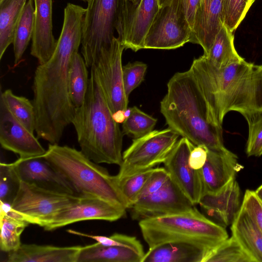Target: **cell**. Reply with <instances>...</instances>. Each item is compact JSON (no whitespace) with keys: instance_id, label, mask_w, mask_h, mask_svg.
Returning a JSON list of instances; mask_svg holds the SVG:
<instances>
[{"instance_id":"ffe728a7","label":"cell","mask_w":262,"mask_h":262,"mask_svg":"<svg viewBox=\"0 0 262 262\" xmlns=\"http://www.w3.org/2000/svg\"><path fill=\"white\" fill-rule=\"evenodd\" d=\"M198 204L219 225H231L242 206L241 190L235 178L215 192L204 193Z\"/></svg>"},{"instance_id":"9a60e30c","label":"cell","mask_w":262,"mask_h":262,"mask_svg":"<svg viewBox=\"0 0 262 262\" xmlns=\"http://www.w3.org/2000/svg\"><path fill=\"white\" fill-rule=\"evenodd\" d=\"M145 254L135 236L114 233L108 236L107 246L97 242L82 246L77 262H142Z\"/></svg>"},{"instance_id":"2e32d148","label":"cell","mask_w":262,"mask_h":262,"mask_svg":"<svg viewBox=\"0 0 262 262\" xmlns=\"http://www.w3.org/2000/svg\"><path fill=\"white\" fill-rule=\"evenodd\" d=\"M0 143L2 147L26 158L43 155L46 150L34 134L12 114L0 97Z\"/></svg>"},{"instance_id":"484cf974","label":"cell","mask_w":262,"mask_h":262,"mask_svg":"<svg viewBox=\"0 0 262 262\" xmlns=\"http://www.w3.org/2000/svg\"><path fill=\"white\" fill-rule=\"evenodd\" d=\"M29 224L11 210L10 205L1 202V250L9 253L18 249L21 245V235Z\"/></svg>"},{"instance_id":"c3c4849f","label":"cell","mask_w":262,"mask_h":262,"mask_svg":"<svg viewBox=\"0 0 262 262\" xmlns=\"http://www.w3.org/2000/svg\"><path fill=\"white\" fill-rule=\"evenodd\" d=\"M0 1H2V0H0Z\"/></svg>"},{"instance_id":"9c48e42d","label":"cell","mask_w":262,"mask_h":262,"mask_svg":"<svg viewBox=\"0 0 262 262\" xmlns=\"http://www.w3.org/2000/svg\"><path fill=\"white\" fill-rule=\"evenodd\" d=\"M80 197L21 182L10 208L30 224L43 227L57 213L77 202Z\"/></svg>"},{"instance_id":"8d00e7d4","label":"cell","mask_w":262,"mask_h":262,"mask_svg":"<svg viewBox=\"0 0 262 262\" xmlns=\"http://www.w3.org/2000/svg\"><path fill=\"white\" fill-rule=\"evenodd\" d=\"M248 135L246 152L248 157L262 155V113L246 120Z\"/></svg>"},{"instance_id":"7c38bea8","label":"cell","mask_w":262,"mask_h":262,"mask_svg":"<svg viewBox=\"0 0 262 262\" xmlns=\"http://www.w3.org/2000/svg\"><path fill=\"white\" fill-rule=\"evenodd\" d=\"M126 209L100 197L80 196L76 202L63 209L43 228L52 231L78 222L88 220L117 221L124 216Z\"/></svg>"},{"instance_id":"cb8c5ba5","label":"cell","mask_w":262,"mask_h":262,"mask_svg":"<svg viewBox=\"0 0 262 262\" xmlns=\"http://www.w3.org/2000/svg\"><path fill=\"white\" fill-rule=\"evenodd\" d=\"M210 252L188 243H166L149 248L142 262H204Z\"/></svg>"},{"instance_id":"7bdbcfd3","label":"cell","mask_w":262,"mask_h":262,"mask_svg":"<svg viewBox=\"0 0 262 262\" xmlns=\"http://www.w3.org/2000/svg\"><path fill=\"white\" fill-rule=\"evenodd\" d=\"M126 111H119L113 114L114 120L118 123H122L125 120L127 116Z\"/></svg>"},{"instance_id":"f35d334b","label":"cell","mask_w":262,"mask_h":262,"mask_svg":"<svg viewBox=\"0 0 262 262\" xmlns=\"http://www.w3.org/2000/svg\"><path fill=\"white\" fill-rule=\"evenodd\" d=\"M241 208L262 232V201L255 191L247 189L245 191Z\"/></svg>"},{"instance_id":"74e56055","label":"cell","mask_w":262,"mask_h":262,"mask_svg":"<svg viewBox=\"0 0 262 262\" xmlns=\"http://www.w3.org/2000/svg\"><path fill=\"white\" fill-rule=\"evenodd\" d=\"M147 66L141 61L129 62L123 66V81L127 97L144 80Z\"/></svg>"},{"instance_id":"ba28073f","label":"cell","mask_w":262,"mask_h":262,"mask_svg":"<svg viewBox=\"0 0 262 262\" xmlns=\"http://www.w3.org/2000/svg\"><path fill=\"white\" fill-rule=\"evenodd\" d=\"M180 135L170 128L153 130L134 139L123 152L118 181L154 167L164 162L171 152Z\"/></svg>"},{"instance_id":"7dc6e473","label":"cell","mask_w":262,"mask_h":262,"mask_svg":"<svg viewBox=\"0 0 262 262\" xmlns=\"http://www.w3.org/2000/svg\"><path fill=\"white\" fill-rule=\"evenodd\" d=\"M79 1H83L84 2H87V3L89 1V0H79Z\"/></svg>"},{"instance_id":"d6a6232c","label":"cell","mask_w":262,"mask_h":262,"mask_svg":"<svg viewBox=\"0 0 262 262\" xmlns=\"http://www.w3.org/2000/svg\"><path fill=\"white\" fill-rule=\"evenodd\" d=\"M129 113L122 123L123 135L137 139L153 130L157 119L134 106L129 109Z\"/></svg>"},{"instance_id":"8992f818","label":"cell","mask_w":262,"mask_h":262,"mask_svg":"<svg viewBox=\"0 0 262 262\" xmlns=\"http://www.w3.org/2000/svg\"><path fill=\"white\" fill-rule=\"evenodd\" d=\"M139 226L149 248L179 242L211 252L228 237L224 227L207 218L195 206L188 211L140 220Z\"/></svg>"},{"instance_id":"ee69618b","label":"cell","mask_w":262,"mask_h":262,"mask_svg":"<svg viewBox=\"0 0 262 262\" xmlns=\"http://www.w3.org/2000/svg\"><path fill=\"white\" fill-rule=\"evenodd\" d=\"M255 192L259 199L262 201V184L257 188Z\"/></svg>"},{"instance_id":"5b68a950","label":"cell","mask_w":262,"mask_h":262,"mask_svg":"<svg viewBox=\"0 0 262 262\" xmlns=\"http://www.w3.org/2000/svg\"><path fill=\"white\" fill-rule=\"evenodd\" d=\"M40 156L69 183L77 196H96L129 208L116 176L110 175L105 168L89 159L81 150L50 144Z\"/></svg>"},{"instance_id":"f6af8a7d","label":"cell","mask_w":262,"mask_h":262,"mask_svg":"<svg viewBox=\"0 0 262 262\" xmlns=\"http://www.w3.org/2000/svg\"><path fill=\"white\" fill-rule=\"evenodd\" d=\"M170 0H158L160 8L164 5Z\"/></svg>"},{"instance_id":"7a4b0ae2","label":"cell","mask_w":262,"mask_h":262,"mask_svg":"<svg viewBox=\"0 0 262 262\" xmlns=\"http://www.w3.org/2000/svg\"><path fill=\"white\" fill-rule=\"evenodd\" d=\"M204 99L209 121L222 129L227 113L247 120L262 113V64L245 59L219 67L203 55L189 69Z\"/></svg>"},{"instance_id":"f546056e","label":"cell","mask_w":262,"mask_h":262,"mask_svg":"<svg viewBox=\"0 0 262 262\" xmlns=\"http://www.w3.org/2000/svg\"><path fill=\"white\" fill-rule=\"evenodd\" d=\"M33 4L34 0H28L26 3L15 29L12 43L15 64L22 57L33 36L35 20Z\"/></svg>"},{"instance_id":"4fadbf2b","label":"cell","mask_w":262,"mask_h":262,"mask_svg":"<svg viewBox=\"0 0 262 262\" xmlns=\"http://www.w3.org/2000/svg\"><path fill=\"white\" fill-rule=\"evenodd\" d=\"M194 205L170 178L158 190L134 203L132 218L138 221L146 219L188 211Z\"/></svg>"},{"instance_id":"f1b7e54d","label":"cell","mask_w":262,"mask_h":262,"mask_svg":"<svg viewBox=\"0 0 262 262\" xmlns=\"http://www.w3.org/2000/svg\"><path fill=\"white\" fill-rule=\"evenodd\" d=\"M84 58L77 52L72 59L68 78V90L75 108L83 103L87 92L89 78Z\"/></svg>"},{"instance_id":"603a6c76","label":"cell","mask_w":262,"mask_h":262,"mask_svg":"<svg viewBox=\"0 0 262 262\" xmlns=\"http://www.w3.org/2000/svg\"><path fill=\"white\" fill-rule=\"evenodd\" d=\"M81 246L58 247L34 244H21L9 252L7 262H77Z\"/></svg>"},{"instance_id":"ab89813d","label":"cell","mask_w":262,"mask_h":262,"mask_svg":"<svg viewBox=\"0 0 262 262\" xmlns=\"http://www.w3.org/2000/svg\"><path fill=\"white\" fill-rule=\"evenodd\" d=\"M169 179V174L164 167L154 168L139 194L137 201L158 190Z\"/></svg>"},{"instance_id":"d4e9b609","label":"cell","mask_w":262,"mask_h":262,"mask_svg":"<svg viewBox=\"0 0 262 262\" xmlns=\"http://www.w3.org/2000/svg\"><path fill=\"white\" fill-rule=\"evenodd\" d=\"M231 230L232 235L254 262H262V232L242 208L231 224Z\"/></svg>"},{"instance_id":"4316f807","label":"cell","mask_w":262,"mask_h":262,"mask_svg":"<svg viewBox=\"0 0 262 262\" xmlns=\"http://www.w3.org/2000/svg\"><path fill=\"white\" fill-rule=\"evenodd\" d=\"M26 1H0V59L13 42L15 29Z\"/></svg>"},{"instance_id":"1f68e13d","label":"cell","mask_w":262,"mask_h":262,"mask_svg":"<svg viewBox=\"0 0 262 262\" xmlns=\"http://www.w3.org/2000/svg\"><path fill=\"white\" fill-rule=\"evenodd\" d=\"M204 262H254L236 239L232 235L213 249Z\"/></svg>"},{"instance_id":"4dcf8cb0","label":"cell","mask_w":262,"mask_h":262,"mask_svg":"<svg viewBox=\"0 0 262 262\" xmlns=\"http://www.w3.org/2000/svg\"><path fill=\"white\" fill-rule=\"evenodd\" d=\"M1 96L12 114L31 133L36 128V114L33 103L27 98L15 95L10 89L1 92Z\"/></svg>"},{"instance_id":"7402d4cb","label":"cell","mask_w":262,"mask_h":262,"mask_svg":"<svg viewBox=\"0 0 262 262\" xmlns=\"http://www.w3.org/2000/svg\"><path fill=\"white\" fill-rule=\"evenodd\" d=\"M222 0H201L189 42L200 45L206 55L223 25Z\"/></svg>"},{"instance_id":"e575fe53","label":"cell","mask_w":262,"mask_h":262,"mask_svg":"<svg viewBox=\"0 0 262 262\" xmlns=\"http://www.w3.org/2000/svg\"><path fill=\"white\" fill-rule=\"evenodd\" d=\"M20 182L12 163H1L0 202L11 206L17 194Z\"/></svg>"},{"instance_id":"8fae6325","label":"cell","mask_w":262,"mask_h":262,"mask_svg":"<svg viewBox=\"0 0 262 262\" xmlns=\"http://www.w3.org/2000/svg\"><path fill=\"white\" fill-rule=\"evenodd\" d=\"M125 49L114 37L108 49L101 51L93 67L99 78L112 113L126 111L128 103L123 85L122 55Z\"/></svg>"},{"instance_id":"e0dca14e","label":"cell","mask_w":262,"mask_h":262,"mask_svg":"<svg viewBox=\"0 0 262 262\" xmlns=\"http://www.w3.org/2000/svg\"><path fill=\"white\" fill-rule=\"evenodd\" d=\"M159 9L158 0H139L136 5L126 0L122 35L118 38L125 49H144L145 36Z\"/></svg>"},{"instance_id":"ac0fdd59","label":"cell","mask_w":262,"mask_h":262,"mask_svg":"<svg viewBox=\"0 0 262 262\" xmlns=\"http://www.w3.org/2000/svg\"><path fill=\"white\" fill-rule=\"evenodd\" d=\"M12 163L21 182L46 190L77 196L69 183L41 156L19 158Z\"/></svg>"},{"instance_id":"30bf717a","label":"cell","mask_w":262,"mask_h":262,"mask_svg":"<svg viewBox=\"0 0 262 262\" xmlns=\"http://www.w3.org/2000/svg\"><path fill=\"white\" fill-rule=\"evenodd\" d=\"M191 29L182 0H170L160 8L144 41V49L170 50L190 42Z\"/></svg>"},{"instance_id":"6da1fadb","label":"cell","mask_w":262,"mask_h":262,"mask_svg":"<svg viewBox=\"0 0 262 262\" xmlns=\"http://www.w3.org/2000/svg\"><path fill=\"white\" fill-rule=\"evenodd\" d=\"M86 9L72 3L64 9L62 30L54 52L35 71L33 100L38 139L58 144L72 123L75 107L70 98L68 78L72 59L81 43Z\"/></svg>"},{"instance_id":"5bb4252c","label":"cell","mask_w":262,"mask_h":262,"mask_svg":"<svg viewBox=\"0 0 262 262\" xmlns=\"http://www.w3.org/2000/svg\"><path fill=\"white\" fill-rule=\"evenodd\" d=\"M194 145L182 137L163 162L170 178L186 196L195 205L204 194L200 170L191 167L189 157Z\"/></svg>"},{"instance_id":"d6986e66","label":"cell","mask_w":262,"mask_h":262,"mask_svg":"<svg viewBox=\"0 0 262 262\" xmlns=\"http://www.w3.org/2000/svg\"><path fill=\"white\" fill-rule=\"evenodd\" d=\"M243 168L237 156L228 149L222 150L208 149L206 163L200 170L204 194L219 191L235 179L236 174Z\"/></svg>"},{"instance_id":"277c9868","label":"cell","mask_w":262,"mask_h":262,"mask_svg":"<svg viewBox=\"0 0 262 262\" xmlns=\"http://www.w3.org/2000/svg\"><path fill=\"white\" fill-rule=\"evenodd\" d=\"M167 87L160 111L168 127L194 145L225 149L223 129L209 121L204 99L191 71L175 73Z\"/></svg>"},{"instance_id":"44dd1931","label":"cell","mask_w":262,"mask_h":262,"mask_svg":"<svg viewBox=\"0 0 262 262\" xmlns=\"http://www.w3.org/2000/svg\"><path fill=\"white\" fill-rule=\"evenodd\" d=\"M34 2L35 20L31 55L41 64L50 58L57 44L52 31V0Z\"/></svg>"},{"instance_id":"d590c367","label":"cell","mask_w":262,"mask_h":262,"mask_svg":"<svg viewBox=\"0 0 262 262\" xmlns=\"http://www.w3.org/2000/svg\"><path fill=\"white\" fill-rule=\"evenodd\" d=\"M154 168L136 173L118 181L121 192L129 204V208L137 201L139 194Z\"/></svg>"},{"instance_id":"83f0119b","label":"cell","mask_w":262,"mask_h":262,"mask_svg":"<svg viewBox=\"0 0 262 262\" xmlns=\"http://www.w3.org/2000/svg\"><path fill=\"white\" fill-rule=\"evenodd\" d=\"M233 33L223 25L216 35L208 53L203 55L219 67L245 59L238 54L235 48Z\"/></svg>"},{"instance_id":"836d02e7","label":"cell","mask_w":262,"mask_h":262,"mask_svg":"<svg viewBox=\"0 0 262 262\" xmlns=\"http://www.w3.org/2000/svg\"><path fill=\"white\" fill-rule=\"evenodd\" d=\"M255 0H222L223 24L231 32L237 29Z\"/></svg>"},{"instance_id":"60d3db41","label":"cell","mask_w":262,"mask_h":262,"mask_svg":"<svg viewBox=\"0 0 262 262\" xmlns=\"http://www.w3.org/2000/svg\"><path fill=\"white\" fill-rule=\"evenodd\" d=\"M208 148L204 145H195L190 151L189 164L195 170L201 169L205 165L208 156Z\"/></svg>"},{"instance_id":"bcb514c9","label":"cell","mask_w":262,"mask_h":262,"mask_svg":"<svg viewBox=\"0 0 262 262\" xmlns=\"http://www.w3.org/2000/svg\"><path fill=\"white\" fill-rule=\"evenodd\" d=\"M129 2H130L132 4L136 5L138 3L139 0H128Z\"/></svg>"},{"instance_id":"52a82bcc","label":"cell","mask_w":262,"mask_h":262,"mask_svg":"<svg viewBox=\"0 0 262 262\" xmlns=\"http://www.w3.org/2000/svg\"><path fill=\"white\" fill-rule=\"evenodd\" d=\"M126 0H89L84 15L81 53L88 68L96 61L101 51L111 47L117 32L122 33Z\"/></svg>"},{"instance_id":"3957f363","label":"cell","mask_w":262,"mask_h":262,"mask_svg":"<svg viewBox=\"0 0 262 262\" xmlns=\"http://www.w3.org/2000/svg\"><path fill=\"white\" fill-rule=\"evenodd\" d=\"M80 150L94 162L120 165L123 134L113 117L93 67L84 100L75 108L72 121Z\"/></svg>"},{"instance_id":"b9f144b4","label":"cell","mask_w":262,"mask_h":262,"mask_svg":"<svg viewBox=\"0 0 262 262\" xmlns=\"http://www.w3.org/2000/svg\"><path fill=\"white\" fill-rule=\"evenodd\" d=\"M201 0H182L185 15L192 30Z\"/></svg>"}]
</instances>
